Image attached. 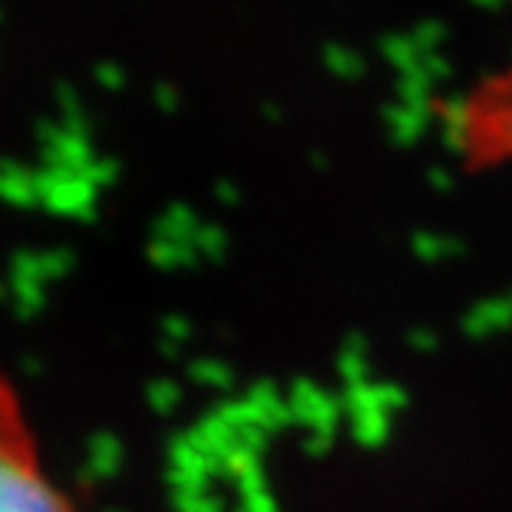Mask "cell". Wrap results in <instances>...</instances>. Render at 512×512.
I'll list each match as a JSON object with an SVG mask.
<instances>
[{
	"label": "cell",
	"mask_w": 512,
	"mask_h": 512,
	"mask_svg": "<svg viewBox=\"0 0 512 512\" xmlns=\"http://www.w3.org/2000/svg\"><path fill=\"white\" fill-rule=\"evenodd\" d=\"M0 512H81L38 448L16 389L0 377Z\"/></svg>",
	"instance_id": "1"
}]
</instances>
